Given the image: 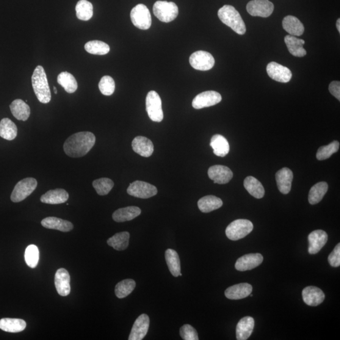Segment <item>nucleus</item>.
I'll use <instances>...</instances> for the list:
<instances>
[{
	"label": "nucleus",
	"instance_id": "obj_36",
	"mask_svg": "<svg viewBox=\"0 0 340 340\" xmlns=\"http://www.w3.org/2000/svg\"><path fill=\"white\" fill-rule=\"evenodd\" d=\"M17 128L14 123L8 118L0 122V136L8 141L15 139L17 135Z\"/></svg>",
	"mask_w": 340,
	"mask_h": 340
},
{
	"label": "nucleus",
	"instance_id": "obj_25",
	"mask_svg": "<svg viewBox=\"0 0 340 340\" xmlns=\"http://www.w3.org/2000/svg\"><path fill=\"white\" fill-rule=\"evenodd\" d=\"M41 225L47 229H55L62 232H69L73 229V225L70 221L56 217H48L41 221Z\"/></svg>",
	"mask_w": 340,
	"mask_h": 340
},
{
	"label": "nucleus",
	"instance_id": "obj_38",
	"mask_svg": "<svg viewBox=\"0 0 340 340\" xmlns=\"http://www.w3.org/2000/svg\"><path fill=\"white\" fill-rule=\"evenodd\" d=\"M58 84L62 85L66 92L73 93L78 88V83L72 74L68 72H62L57 76Z\"/></svg>",
	"mask_w": 340,
	"mask_h": 340
},
{
	"label": "nucleus",
	"instance_id": "obj_6",
	"mask_svg": "<svg viewBox=\"0 0 340 340\" xmlns=\"http://www.w3.org/2000/svg\"><path fill=\"white\" fill-rule=\"evenodd\" d=\"M146 111L150 119L161 123L163 119L162 99L155 91H150L146 99Z\"/></svg>",
	"mask_w": 340,
	"mask_h": 340
},
{
	"label": "nucleus",
	"instance_id": "obj_39",
	"mask_svg": "<svg viewBox=\"0 0 340 340\" xmlns=\"http://www.w3.org/2000/svg\"><path fill=\"white\" fill-rule=\"evenodd\" d=\"M76 16L79 20L88 21L93 15V5L87 0H80L76 6Z\"/></svg>",
	"mask_w": 340,
	"mask_h": 340
},
{
	"label": "nucleus",
	"instance_id": "obj_45",
	"mask_svg": "<svg viewBox=\"0 0 340 340\" xmlns=\"http://www.w3.org/2000/svg\"><path fill=\"white\" fill-rule=\"evenodd\" d=\"M99 91L104 95L110 96L115 92L114 80L109 76L102 77L98 84Z\"/></svg>",
	"mask_w": 340,
	"mask_h": 340
},
{
	"label": "nucleus",
	"instance_id": "obj_8",
	"mask_svg": "<svg viewBox=\"0 0 340 340\" xmlns=\"http://www.w3.org/2000/svg\"><path fill=\"white\" fill-rule=\"evenodd\" d=\"M131 19L135 27L142 30H148L151 26V16L147 7L138 4L132 8Z\"/></svg>",
	"mask_w": 340,
	"mask_h": 340
},
{
	"label": "nucleus",
	"instance_id": "obj_34",
	"mask_svg": "<svg viewBox=\"0 0 340 340\" xmlns=\"http://www.w3.org/2000/svg\"><path fill=\"white\" fill-rule=\"evenodd\" d=\"M244 187L249 193L256 198L264 197L265 189L264 186L258 179L253 176H249L244 181Z\"/></svg>",
	"mask_w": 340,
	"mask_h": 340
},
{
	"label": "nucleus",
	"instance_id": "obj_24",
	"mask_svg": "<svg viewBox=\"0 0 340 340\" xmlns=\"http://www.w3.org/2000/svg\"><path fill=\"white\" fill-rule=\"evenodd\" d=\"M142 214V210L139 207L130 206L118 209L113 212V219L117 223H123L135 219Z\"/></svg>",
	"mask_w": 340,
	"mask_h": 340
},
{
	"label": "nucleus",
	"instance_id": "obj_41",
	"mask_svg": "<svg viewBox=\"0 0 340 340\" xmlns=\"http://www.w3.org/2000/svg\"><path fill=\"white\" fill-rule=\"evenodd\" d=\"M88 53L95 55H105L109 53L110 47L107 44L99 41H92L85 45Z\"/></svg>",
	"mask_w": 340,
	"mask_h": 340
},
{
	"label": "nucleus",
	"instance_id": "obj_9",
	"mask_svg": "<svg viewBox=\"0 0 340 340\" xmlns=\"http://www.w3.org/2000/svg\"><path fill=\"white\" fill-rule=\"evenodd\" d=\"M190 64L193 68L200 71H208L214 67L215 60L209 52L198 51L193 52L189 59Z\"/></svg>",
	"mask_w": 340,
	"mask_h": 340
},
{
	"label": "nucleus",
	"instance_id": "obj_20",
	"mask_svg": "<svg viewBox=\"0 0 340 340\" xmlns=\"http://www.w3.org/2000/svg\"><path fill=\"white\" fill-rule=\"evenodd\" d=\"M275 178L279 191L283 194H288L291 191L293 181L292 170L284 168L276 172Z\"/></svg>",
	"mask_w": 340,
	"mask_h": 340
},
{
	"label": "nucleus",
	"instance_id": "obj_32",
	"mask_svg": "<svg viewBox=\"0 0 340 340\" xmlns=\"http://www.w3.org/2000/svg\"><path fill=\"white\" fill-rule=\"evenodd\" d=\"M210 145L213 149L214 154L217 156H226L230 149L228 141L220 134H215L211 138Z\"/></svg>",
	"mask_w": 340,
	"mask_h": 340
},
{
	"label": "nucleus",
	"instance_id": "obj_10",
	"mask_svg": "<svg viewBox=\"0 0 340 340\" xmlns=\"http://www.w3.org/2000/svg\"><path fill=\"white\" fill-rule=\"evenodd\" d=\"M274 5L269 0H252L248 3L247 10L249 14L253 16L269 17L272 14Z\"/></svg>",
	"mask_w": 340,
	"mask_h": 340
},
{
	"label": "nucleus",
	"instance_id": "obj_15",
	"mask_svg": "<svg viewBox=\"0 0 340 340\" xmlns=\"http://www.w3.org/2000/svg\"><path fill=\"white\" fill-rule=\"evenodd\" d=\"M149 323L147 314H143L138 317L132 326L129 340H142L145 338L148 333Z\"/></svg>",
	"mask_w": 340,
	"mask_h": 340
},
{
	"label": "nucleus",
	"instance_id": "obj_40",
	"mask_svg": "<svg viewBox=\"0 0 340 340\" xmlns=\"http://www.w3.org/2000/svg\"><path fill=\"white\" fill-rule=\"evenodd\" d=\"M135 287V282L132 279H126L116 285L115 294L119 298H125L131 294Z\"/></svg>",
	"mask_w": 340,
	"mask_h": 340
},
{
	"label": "nucleus",
	"instance_id": "obj_44",
	"mask_svg": "<svg viewBox=\"0 0 340 340\" xmlns=\"http://www.w3.org/2000/svg\"><path fill=\"white\" fill-rule=\"evenodd\" d=\"M25 261L28 266L34 269L39 261V251L37 246L30 245L26 248L25 252Z\"/></svg>",
	"mask_w": 340,
	"mask_h": 340
},
{
	"label": "nucleus",
	"instance_id": "obj_13",
	"mask_svg": "<svg viewBox=\"0 0 340 340\" xmlns=\"http://www.w3.org/2000/svg\"><path fill=\"white\" fill-rule=\"evenodd\" d=\"M264 257L261 253H250L240 257L235 264V269L240 272L255 269L262 264Z\"/></svg>",
	"mask_w": 340,
	"mask_h": 340
},
{
	"label": "nucleus",
	"instance_id": "obj_33",
	"mask_svg": "<svg viewBox=\"0 0 340 340\" xmlns=\"http://www.w3.org/2000/svg\"><path fill=\"white\" fill-rule=\"evenodd\" d=\"M26 322L21 319L3 318L0 320V329L8 333H19L26 328Z\"/></svg>",
	"mask_w": 340,
	"mask_h": 340
},
{
	"label": "nucleus",
	"instance_id": "obj_26",
	"mask_svg": "<svg viewBox=\"0 0 340 340\" xmlns=\"http://www.w3.org/2000/svg\"><path fill=\"white\" fill-rule=\"evenodd\" d=\"M69 194L65 190L57 189L51 190L41 196V201L48 204H60L68 200Z\"/></svg>",
	"mask_w": 340,
	"mask_h": 340
},
{
	"label": "nucleus",
	"instance_id": "obj_2",
	"mask_svg": "<svg viewBox=\"0 0 340 340\" xmlns=\"http://www.w3.org/2000/svg\"><path fill=\"white\" fill-rule=\"evenodd\" d=\"M32 85L38 101L43 104H48L51 99V92L43 66H38L35 69L32 76Z\"/></svg>",
	"mask_w": 340,
	"mask_h": 340
},
{
	"label": "nucleus",
	"instance_id": "obj_27",
	"mask_svg": "<svg viewBox=\"0 0 340 340\" xmlns=\"http://www.w3.org/2000/svg\"><path fill=\"white\" fill-rule=\"evenodd\" d=\"M290 53L293 56L301 57L306 56L307 52L303 48L305 41L291 35H286L284 38Z\"/></svg>",
	"mask_w": 340,
	"mask_h": 340
},
{
	"label": "nucleus",
	"instance_id": "obj_23",
	"mask_svg": "<svg viewBox=\"0 0 340 340\" xmlns=\"http://www.w3.org/2000/svg\"><path fill=\"white\" fill-rule=\"evenodd\" d=\"M255 321L253 317L246 316L239 321L236 326V339L247 340L253 333Z\"/></svg>",
	"mask_w": 340,
	"mask_h": 340
},
{
	"label": "nucleus",
	"instance_id": "obj_28",
	"mask_svg": "<svg viewBox=\"0 0 340 340\" xmlns=\"http://www.w3.org/2000/svg\"><path fill=\"white\" fill-rule=\"evenodd\" d=\"M283 28L292 36H301L305 32V27L301 22L294 16H286L283 21Z\"/></svg>",
	"mask_w": 340,
	"mask_h": 340
},
{
	"label": "nucleus",
	"instance_id": "obj_16",
	"mask_svg": "<svg viewBox=\"0 0 340 340\" xmlns=\"http://www.w3.org/2000/svg\"><path fill=\"white\" fill-rule=\"evenodd\" d=\"M208 175L214 183L226 184L233 178V173L231 169L225 166L214 165L209 168Z\"/></svg>",
	"mask_w": 340,
	"mask_h": 340
},
{
	"label": "nucleus",
	"instance_id": "obj_49",
	"mask_svg": "<svg viewBox=\"0 0 340 340\" xmlns=\"http://www.w3.org/2000/svg\"><path fill=\"white\" fill-rule=\"evenodd\" d=\"M336 27H337V29H338V32H340V19L339 18H338V21H337Z\"/></svg>",
	"mask_w": 340,
	"mask_h": 340
},
{
	"label": "nucleus",
	"instance_id": "obj_12",
	"mask_svg": "<svg viewBox=\"0 0 340 340\" xmlns=\"http://www.w3.org/2000/svg\"><path fill=\"white\" fill-rule=\"evenodd\" d=\"M222 101L220 93L215 91H207L198 94L192 101V107L195 109L214 106Z\"/></svg>",
	"mask_w": 340,
	"mask_h": 340
},
{
	"label": "nucleus",
	"instance_id": "obj_43",
	"mask_svg": "<svg viewBox=\"0 0 340 340\" xmlns=\"http://www.w3.org/2000/svg\"><path fill=\"white\" fill-rule=\"evenodd\" d=\"M114 186L112 179L107 178H102L95 179L93 182V187L99 195H106L109 193Z\"/></svg>",
	"mask_w": 340,
	"mask_h": 340
},
{
	"label": "nucleus",
	"instance_id": "obj_14",
	"mask_svg": "<svg viewBox=\"0 0 340 340\" xmlns=\"http://www.w3.org/2000/svg\"><path fill=\"white\" fill-rule=\"evenodd\" d=\"M268 74L273 80L281 83H288L291 79V70L275 62H271L267 66Z\"/></svg>",
	"mask_w": 340,
	"mask_h": 340
},
{
	"label": "nucleus",
	"instance_id": "obj_29",
	"mask_svg": "<svg viewBox=\"0 0 340 340\" xmlns=\"http://www.w3.org/2000/svg\"><path fill=\"white\" fill-rule=\"evenodd\" d=\"M11 112L19 121H26L30 114V107L21 99H15L10 106Z\"/></svg>",
	"mask_w": 340,
	"mask_h": 340
},
{
	"label": "nucleus",
	"instance_id": "obj_5",
	"mask_svg": "<svg viewBox=\"0 0 340 340\" xmlns=\"http://www.w3.org/2000/svg\"><path fill=\"white\" fill-rule=\"evenodd\" d=\"M154 15L165 23H169L177 17L178 8L175 3L167 1H157L154 4Z\"/></svg>",
	"mask_w": 340,
	"mask_h": 340
},
{
	"label": "nucleus",
	"instance_id": "obj_4",
	"mask_svg": "<svg viewBox=\"0 0 340 340\" xmlns=\"http://www.w3.org/2000/svg\"><path fill=\"white\" fill-rule=\"evenodd\" d=\"M253 229V223L247 219H237L232 222L226 229L227 237L232 241L244 238Z\"/></svg>",
	"mask_w": 340,
	"mask_h": 340
},
{
	"label": "nucleus",
	"instance_id": "obj_50",
	"mask_svg": "<svg viewBox=\"0 0 340 340\" xmlns=\"http://www.w3.org/2000/svg\"><path fill=\"white\" fill-rule=\"evenodd\" d=\"M54 93H55V94H57V89H56V87H54Z\"/></svg>",
	"mask_w": 340,
	"mask_h": 340
},
{
	"label": "nucleus",
	"instance_id": "obj_47",
	"mask_svg": "<svg viewBox=\"0 0 340 340\" xmlns=\"http://www.w3.org/2000/svg\"><path fill=\"white\" fill-rule=\"evenodd\" d=\"M329 264L332 267L340 266V244L338 243L328 256Z\"/></svg>",
	"mask_w": 340,
	"mask_h": 340
},
{
	"label": "nucleus",
	"instance_id": "obj_17",
	"mask_svg": "<svg viewBox=\"0 0 340 340\" xmlns=\"http://www.w3.org/2000/svg\"><path fill=\"white\" fill-rule=\"evenodd\" d=\"M54 284L58 294L62 296H67L70 294V275L65 269H59L55 274Z\"/></svg>",
	"mask_w": 340,
	"mask_h": 340
},
{
	"label": "nucleus",
	"instance_id": "obj_1",
	"mask_svg": "<svg viewBox=\"0 0 340 340\" xmlns=\"http://www.w3.org/2000/svg\"><path fill=\"white\" fill-rule=\"evenodd\" d=\"M96 137L92 132H80L66 139L63 148L65 153L72 157L84 156L95 145Z\"/></svg>",
	"mask_w": 340,
	"mask_h": 340
},
{
	"label": "nucleus",
	"instance_id": "obj_11",
	"mask_svg": "<svg viewBox=\"0 0 340 340\" xmlns=\"http://www.w3.org/2000/svg\"><path fill=\"white\" fill-rule=\"evenodd\" d=\"M128 194L140 198H148L156 195L157 190L154 185L142 181H135L130 184L128 190Z\"/></svg>",
	"mask_w": 340,
	"mask_h": 340
},
{
	"label": "nucleus",
	"instance_id": "obj_35",
	"mask_svg": "<svg viewBox=\"0 0 340 340\" xmlns=\"http://www.w3.org/2000/svg\"><path fill=\"white\" fill-rule=\"evenodd\" d=\"M328 185L325 182H319L314 185L309 191L308 201L311 205L318 204L322 201L326 192H328Z\"/></svg>",
	"mask_w": 340,
	"mask_h": 340
},
{
	"label": "nucleus",
	"instance_id": "obj_42",
	"mask_svg": "<svg viewBox=\"0 0 340 340\" xmlns=\"http://www.w3.org/2000/svg\"><path fill=\"white\" fill-rule=\"evenodd\" d=\"M339 148V143L337 141H334L328 145L322 146L317 150L316 154L317 159L319 161L327 159L333 155L334 153L338 152Z\"/></svg>",
	"mask_w": 340,
	"mask_h": 340
},
{
	"label": "nucleus",
	"instance_id": "obj_46",
	"mask_svg": "<svg viewBox=\"0 0 340 340\" xmlns=\"http://www.w3.org/2000/svg\"><path fill=\"white\" fill-rule=\"evenodd\" d=\"M179 334L184 340H198V336L197 331L191 325H185L179 330Z\"/></svg>",
	"mask_w": 340,
	"mask_h": 340
},
{
	"label": "nucleus",
	"instance_id": "obj_31",
	"mask_svg": "<svg viewBox=\"0 0 340 340\" xmlns=\"http://www.w3.org/2000/svg\"><path fill=\"white\" fill-rule=\"evenodd\" d=\"M221 198L214 195H207L198 201V207L202 212L208 213L221 208L223 206Z\"/></svg>",
	"mask_w": 340,
	"mask_h": 340
},
{
	"label": "nucleus",
	"instance_id": "obj_18",
	"mask_svg": "<svg viewBox=\"0 0 340 340\" xmlns=\"http://www.w3.org/2000/svg\"><path fill=\"white\" fill-rule=\"evenodd\" d=\"M328 236L327 233L323 230H316L311 232L308 236L309 253L314 255L322 250L327 243Z\"/></svg>",
	"mask_w": 340,
	"mask_h": 340
},
{
	"label": "nucleus",
	"instance_id": "obj_30",
	"mask_svg": "<svg viewBox=\"0 0 340 340\" xmlns=\"http://www.w3.org/2000/svg\"><path fill=\"white\" fill-rule=\"evenodd\" d=\"M165 259L171 274L175 277L182 276L181 261L177 252L172 249H168L165 251Z\"/></svg>",
	"mask_w": 340,
	"mask_h": 340
},
{
	"label": "nucleus",
	"instance_id": "obj_7",
	"mask_svg": "<svg viewBox=\"0 0 340 340\" xmlns=\"http://www.w3.org/2000/svg\"><path fill=\"white\" fill-rule=\"evenodd\" d=\"M37 186V182L34 178L22 179L15 185L11 195V200L13 203H20L34 191Z\"/></svg>",
	"mask_w": 340,
	"mask_h": 340
},
{
	"label": "nucleus",
	"instance_id": "obj_48",
	"mask_svg": "<svg viewBox=\"0 0 340 340\" xmlns=\"http://www.w3.org/2000/svg\"><path fill=\"white\" fill-rule=\"evenodd\" d=\"M329 91L331 95L340 101V83L339 82L334 81L331 83L329 86Z\"/></svg>",
	"mask_w": 340,
	"mask_h": 340
},
{
	"label": "nucleus",
	"instance_id": "obj_19",
	"mask_svg": "<svg viewBox=\"0 0 340 340\" xmlns=\"http://www.w3.org/2000/svg\"><path fill=\"white\" fill-rule=\"evenodd\" d=\"M304 302L312 307L319 306L324 301L325 295L322 289L314 286L305 287L302 292Z\"/></svg>",
	"mask_w": 340,
	"mask_h": 340
},
{
	"label": "nucleus",
	"instance_id": "obj_3",
	"mask_svg": "<svg viewBox=\"0 0 340 340\" xmlns=\"http://www.w3.org/2000/svg\"><path fill=\"white\" fill-rule=\"evenodd\" d=\"M218 16L223 24L230 27L237 34H245L246 26L241 15L234 7L226 5L218 11Z\"/></svg>",
	"mask_w": 340,
	"mask_h": 340
},
{
	"label": "nucleus",
	"instance_id": "obj_21",
	"mask_svg": "<svg viewBox=\"0 0 340 340\" xmlns=\"http://www.w3.org/2000/svg\"><path fill=\"white\" fill-rule=\"evenodd\" d=\"M253 287L248 283H242L229 287L226 290L225 295L229 299L239 300L247 297L251 294Z\"/></svg>",
	"mask_w": 340,
	"mask_h": 340
},
{
	"label": "nucleus",
	"instance_id": "obj_22",
	"mask_svg": "<svg viewBox=\"0 0 340 340\" xmlns=\"http://www.w3.org/2000/svg\"><path fill=\"white\" fill-rule=\"evenodd\" d=\"M132 147L135 153L140 156L148 157L153 153L154 145L147 137L137 136L132 141Z\"/></svg>",
	"mask_w": 340,
	"mask_h": 340
},
{
	"label": "nucleus",
	"instance_id": "obj_37",
	"mask_svg": "<svg viewBox=\"0 0 340 340\" xmlns=\"http://www.w3.org/2000/svg\"><path fill=\"white\" fill-rule=\"evenodd\" d=\"M130 234L128 232H121L113 235L107 240V244L117 251L126 250L128 247Z\"/></svg>",
	"mask_w": 340,
	"mask_h": 340
}]
</instances>
